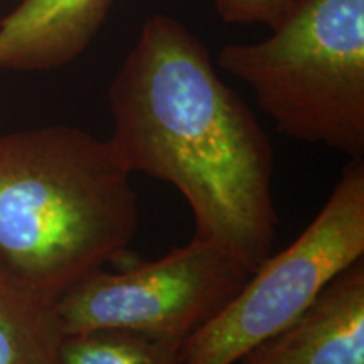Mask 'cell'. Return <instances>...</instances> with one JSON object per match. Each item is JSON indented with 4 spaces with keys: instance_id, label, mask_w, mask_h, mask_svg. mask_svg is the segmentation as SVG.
Masks as SVG:
<instances>
[{
    "instance_id": "cell-3",
    "label": "cell",
    "mask_w": 364,
    "mask_h": 364,
    "mask_svg": "<svg viewBox=\"0 0 364 364\" xmlns=\"http://www.w3.org/2000/svg\"><path fill=\"white\" fill-rule=\"evenodd\" d=\"M272 31L218 65L285 136L364 161V0H297Z\"/></svg>"
},
{
    "instance_id": "cell-7",
    "label": "cell",
    "mask_w": 364,
    "mask_h": 364,
    "mask_svg": "<svg viewBox=\"0 0 364 364\" xmlns=\"http://www.w3.org/2000/svg\"><path fill=\"white\" fill-rule=\"evenodd\" d=\"M115 0H22L0 21V71H49L76 59Z\"/></svg>"
},
{
    "instance_id": "cell-5",
    "label": "cell",
    "mask_w": 364,
    "mask_h": 364,
    "mask_svg": "<svg viewBox=\"0 0 364 364\" xmlns=\"http://www.w3.org/2000/svg\"><path fill=\"white\" fill-rule=\"evenodd\" d=\"M252 272L220 245L193 236L157 260L95 270L59 295L54 307L66 336L125 331L179 348Z\"/></svg>"
},
{
    "instance_id": "cell-2",
    "label": "cell",
    "mask_w": 364,
    "mask_h": 364,
    "mask_svg": "<svg viewBox=\"0 0 364 364\" xmlns=\"http://www.w3.org/2000/svg\"><path fill=\"white\" fill-rule=\"evenodd\" d=\"M132 174L108 139L68 125L0 135V265L56 300L130 260Z\"/></svg>"
},
{
    "instance_id": "cell-6",
    "label": "cell",
    "mask_w": 364,
    "mask_h": 364,
    "mask_svg": "<svg viewBox=\"0 0 364 364\" xmlns=\"http://www.w3.org/2000/svg\"><path fill=\"white\" fill-rule=\"evenodd\" d=\"M241 364H364V260L354 263L292 326L255 346Z\"/></svg>"
},
{
    "instance_id": "cell-4",
    "label": "cell",
    "mask_w": 364,
    "mask_h": 364,
    "mask_svg": "<svg viewBox=\"0 0 364 364\" xmlns=\"http://www.w3.org/2000/svg\"><path fill=\"white\" fill-rule=\"evenodd\" d=\"M364 258V161H349L318 215L268 257L215 317L179 346L181 364H235L292 326Z\"/></svg>"
},
{
    "instance_id": "cell-8",
    "label": "cell",
    "mask_w": 364,
    "mask_h": 364,
    "mask_svg": "<svg viewBox=\"0 0 364 364\" xmlns=\"http://www.w3.org/2000/svg\"><path fill=\"white\" fill-rule=\"evenodd\" d=\"M65 338L54 299L0 265V364H63Z\"/></svg>"
},
{
    "instance_id": "cell-1",
    "label": "cell",
    "mask_w": 364,
    "mask_h": 364,
    "mask_svg": "<svg viewBox=\"0 0 364 364\" xmlns=\"http://www.w3.org/2000/svg\"><path fill=\"white\" fill-rule=\"evenodd\" d=\"M108 100V142L125 169L174 186L193 213L194 238L252 270L260 265L279 225L273 150L201 41L174 17H149Z\"/></svg>"
},
{
    "instance_id": "cell-9",
    "label": "cell",
    "mask_w": 364,
    "mask_h": 364,
    "mask_svg": "<svg viewBox=\"0 0 364 364\" xmlns=\"http://www.w3.org/2000/svg\"><path fill=\"white\" fill-rule=\"evenodd\" d=\"M179 348L125 331H90L66 336L63 364H181Z\"/></svg>"
},
{
    "instance_id": "cell-10",
    "label": "cell",
    "mask_w": 364,
    "mask_h": 364,
    "mask_svg": "<svg viewBox=\"0 0 364 364\" xmlns=\"http://www.w3.org/2000/svg\"><path fill=\"white\" fill-rule=\"evenodd\" d=\"M295 2L297 0H215V6L225 22L275 27Z\"/></svg>"
}]
</instances>
